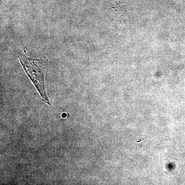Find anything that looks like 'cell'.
Segmentation results:
<instances>
[{"mask_svg": "<svg viewBox=\"0 0 185 185\" xmlns=\"http://www.w3.org/2000/svg\"><path fill=\"white\" fill-rule=\"evenodd\" d=\"M19 58L26 73L40 94L42 100L50 105L51 103L45 91L44 82L45 69L49 64L47 59L45 57L41 59H32L22 55H20Z\"/></svg>", "mask_w": 185, "mask_h": 185, "instance_id": "1", "label": "cell"}, {"mask_svg": "<svg viewBox=\"0 0 185 185\" xmlns=\"http://www.w3.org/2000/svg\"><path fill=\"white\" fill-rule=\"evenodd\" d=\"M66 116V114H63V115H62V116H63V117H65V116Z\"/></svg>", "mask_w": 185, "mask_h": 185, "instance_id": "2", "label": "cell"}]
</instances>
